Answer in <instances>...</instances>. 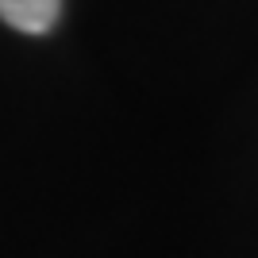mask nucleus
<instances>
[{"label": "nucleus", "mask_w": 258, "mask_h": 258, "mask_svg": "<svg viewBox=\"0 0 258 258\" xmlns=\"http://www.w3.org/2000/svg\"><path fill=\"white\" fill-rule=\"evenodd\" d=\"M62 0H0V20L23 35H46L58 23Z\"/></svg>", "instance_id": "nucleus-1"}]
</instances>
